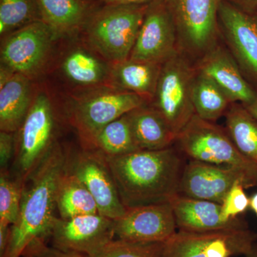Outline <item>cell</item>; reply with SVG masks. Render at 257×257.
<instances>
[{
    "instance_id": "6da1fadb",
    "label": "cell",
    "mask_w": 257,
    "mask_h": 257,
    "mask_svg": "<svg viewBox=\"0 0 257 257\" xmlns=\"http://www.w3.org/2000/svg\"><path fill=\"white\" fill-rule=\"evenodd\" d=\"M120 199L126 207L169 202L179 194L186 162L172 146L106 157Z\"/></svg>"
},
{
    "instance_id": "7a4b0ae2",
    "label": "cell",
    "mask_w": 257,
    "mask_h": 257,
    "mask_svg": "<svg viewBox=\"0 0 257 257\" xmlns=\"http://www.w3.org/2000/svg\"><path fill=\"white\" fill-rule=\"evenodd\" d=\"M69 150L57 143L24 187L18 220L10 226L1 257H21L34 240L47 239L57 219V189L67 168Z\"/></svg>"
},
{
    "instance_id": "3957f363",
    "label": "cell",
    "mask_w": 257,
    "mask_h": 257,
    "mask_svg": "<svg viewBox=\"0 0 257 257\" xmlns=\"http://www.w3.org/2000/svg\"><path fill=\"white\" fill-rule=\"evenodd\" d=\"M62 115L47 88L35 86L31 106L15 133L13 167L26 183L58 143Z\"/></svg>"
},
{
    "instance_id": "277c9868",
    "label": "cell",
    "mask_w": 257,
    "mask_h": 257,
    "mask_svg": "<svg viewBox=\"0 0 257 257\" xmlns=\"http://www.w3.org/2000/svg\"><path fill=\"white\" fill-rule=\"evenodd\" d=\"M149 5L94 4L78 37L110 63L127 60Z\"/></svg>"
},
{
    "instance_id": "5b68a950",
    "label": "cell",
    "mask_w": 257,
    "mask_h": 257,
    "mask_svg": "<svg viewBox=\"0 0 257 257\" xmlns=\"http://www.w3.org/2000/svg\"><path fill=\"white\" fill-rule=\"evenodd\" d=\"M147 104L138 94L105 86L74 92L64 112L77 132L81 147L90 150L96 135L104 126Z\"/></svg>"
},
{
    "instance_id": "8992f818",
    "label": "cell",
    "mask_w": 257,
    "mask_h": 257,
    "mask_svg": "<svg viewBox=\"0 0 257 257\" xmlns=\"http://www.w3.org/2000/svg\"><path fill=\"white\" fill-rule=\"evenodd\" d=\"M175 147L190 160L246 172L257 182V166L235 146L226 128L194 115L178 134Z\"/></svg>"
},
{
    "instance_id": "52a82bcc",
    "label": "cell",
    "mask_w": 257,
    "mask_h": 257,
    "mask_svg": "<svg viewBox=\"0 0 257 257\" xmlns=\"http://www.w3.org/2000/svg\"><path fill=\"white\" fill-rule=\"evenodd\" d=\"M221 0H167L173 18L179 52L195 64L220 42Z\"/></svg>"
},
{
    "instance_id": "ba28073f",
    "label": "cell",
    "mask_w": 257,
    "mask_h": 257,
    "mask_svg": "<svg viewBox=\"0 0 257 257\" xmlns=\"http://www.w3.org/2000/svg\"><path fill=\"white\" fill-rule=\"evenodd\" d=\"M195 75L194 64L179 51L162 64L156 92L149 104L160 112L177 136L196 114L192 101Z\"/></svg>"
},
{
    "instance_id": "9c48e42d",
    "label": "cell",
    "mask_w": 257,
    "mask_h": 257,
    "mask_svg": "<svg viewBox=\"0 0 257 257\" xmlns=\"http://www.w3.org/2000/svg\"><path fill=\"white\" fill-rule=\"evenodd\" d=\"M56 42L42 20L28 24L1 37L0 65L35 82L48 69Z\"/></svg>"
},
{
    "instance_id": "30bf717a",
    "label": "cell",
    "mask_w": 257,
    "mask_h": 257,
    "mask_svg": "<svg viewBox=\"0 0 257 257\" xmlns=\"http://www.w3.org/2000/svg\"><path fill=\"white\" fill-rule=\"evenodd\" d=\"M256 241L248 226L202 232L179 230L165 241L162 257L246 256Z\"/></svg>"
},
{
    "instance_id": "8fae6325",
    "label": "cell",
    "mask_w": 257,
    "mask_h": 257,
    "mask_svg": "<svg viewBox=\"0 0 257 257\" xmlns=\"http://www.w3.org/2000/svg\"><path fill=\"white\" fill-rule=\"evenodd\" d=\"M67 170L85 185L101 215L115 219L124 215L121 202L106 157L95 150L68 152Z\"/></svg>"
},
{
    "instance_id": "7c38bea8",
    "label": "cell",
    "mask_w": 257,
    "mask_h": 257,
    "mask_svg": "<svg viewBox=\"0 0 257 257\" xmlns=\"http://www.w3.org/2000/svg\"><path fill=\"white\" fill-rule=\"evenodd\" d=\"M114 237V220L99 213L67 219L57 217L48 236L53 247L85 256L94 254Z\"/></svg>"
},
{
    "instance_id": "4fadbf2b",
    "label": "cell",
    "mask_w": 257,
    "mask_h": 257,
    "mask_svg": "<svg viewBox=\"0 0 257 257\" xmlns=\"http://www.w3.org/2000/svg\"><path fill=\"white\" fill-rule=\"evenodd\" d=\"M219 25L228 50L245 77L257 89V15L221 0Z\"/></svg>"
},
{
    "instance_id": "5bb4252c",
    "label": "cell",
    "mask_w": 257,
    "mask_h": 257,
    "mask_svg": "<svg viewBox=\"0 0 257 257\" xmlns=\"http://www.w3.org/2000/svg\"><path fill=\"white\" fill-rule=\"evenodd\" d=\"M179 51L177 30L167 0L150 3L128 58L162 64Z\"/></svg>"
},
{
    "instance_id": "9a60e30c",
    "label": "cell",
    "mask_w": 257,
    "mask_h": 257,
    "mask_svg": "<svg viewBox=\"0 0 257 257\" xmlns=\"http://www.w3.org/2000/svg\"><path fill=\"white\" fill-rule=\"evenodd\" d=\"M237 181L245 189L257 187L256 181L239 169L190 160L184 167L179 194L221 204Z\"/></svg>"
},
{
    "instance_id": "2e32d148",
    "label": "cell",
    "mask_w": 257,
    "mask_h": 257,
    "mask_svg": "<svg viewBox=\"0 0 257 257\" xmlns=\"http://www.w3.org/2000/svg\"><path fill=\"white\" fill-rule=\"evenodd\" d=\"M114 221L116 239L131 242H164L177 232L170 202L126 207L124 215Z\"/></svg>"
},
{
    "instance_id": "e0dca14e",
    "label": "cell",
    "mask_w": 257,
    "mask_h": 257,
    "mask_svg": "<svg viewBox=\"0 0 257 257\" xmlns=\"http://www.w3.org/2000/svg\"><path fill=\"white\" fill-rule=\"evenodd\" d=\"M57 73L74 92L111 87V63L87 46L77 36L57 59Z\"/></svg>"
},
{
    "instance_id": "ac0fdd59",
    "label": "cell",
    "mask_w": 257,
    "mask_h": 257,
    "mask_svg": "<svg viewBox=\"0 0 257 257\" xmlns=\"http://www.w3.org/2000/svg\"><path fill=\"white\" fill-rule=\"evenodd\" d=\"M194 66L198 72L214 81L233 103L247 106L256 99L257 89L245 77L231 52L221 42Z\"/></svg>"
},
{
    "instance_id": "d6986e66",
    "label": "cell",
    "mask_w": 257,
    "mask_h": 257,
    "mask_svg": "<svg viewBox=\"0 0 257 257\" xmlns=\"http://www.w3.org/2000/svg\"><path fill=\"white\" fill-rule=\"evenodd\" d=\"M170 202L179 230L202 232L248 226L238 218L231 221L224 220L221 204L218 203L192 199L179 194Z\"/></svg>"
},
{
    "instance_id": "ffe728a7",
    "label": "cell",
    "mask_w": 257,
    "mask_h": 257,
    "mask_svg": "<svg viewBox=\"0 0 257 257\" xmlns=\"http://www.w3.org/2000/svg\"><path fill=\"white\" fill-rule=\"evenodd\" d=\"M42 21L57 41L77 37L94 3L89 0H38Z\"/></svg>"
},
{
    "instance_id": "44dd1931",
    "label": "cell",
    "mask_w": 257,
    "mask_h": 257,
    "mask_svg": "<svg viewBox=\"0 0 257 257\" xmlns=\"http://www.w3.org/2000/svg\"><path fill=\"white\" fill-rule=\"evenodd\" d=\"M35 86L33 81L19 73L0 82V131H18L31 106Z\"/></svg>"
},
{
    "instance_id": "7402d4cb",
    "label": "cell",
    "mask_w": 257,
    "mask_h": 257,
    "mask_svg": "<svg viewBox=\"0 0 257 257\" xmlns=\"http://www.w3.org/2000/svg\"><path fill=\"white\" fill-rule=\"evenodd\" d=\"M162 64L127 60L111 63V87L142 96L150 104L156 92Z\"/></svg>"
},
{
    "instance_id": "603a6c76",
    "label": "cell",
    "mask_w": 257,
    "mask_h": 257,
    "mask_svg": "<svg viewBox=\"0 0 257 257\" xmlns=\"http://www.w3.org/2000/svg\"><path fill=\"white\" fill-rule=\"evenodd\" d=\"M135 143L140 150H160L174 146L177 135L150 104L128 112Z\"/></svg>"
},
{
    "instance_id": "cb8c5ba5",
    "label": "cell",
    "mask_w": 257,
    "mask_h": 257,
    "mask_svg": "<svg viewBox=\"0 0 257 257\" xmlns=\"http://www.w3.org/2000/svg\"><path fill=\"white\" fill-rule=\"evenodd\" d=\"M59 217L67 219L85 214H97V205L87 187L66 168L57 189Z\"/></svg>"
},
{
    "instance_id": "d4e9b609",
    "label": "cell",
    "mask_w": 257,
    "mask_h": 257,
    "mask_svg": "<svg viewBox=\"0 0 257 257\" xmlns=\"http://www.w3.org/2000/svg\"><path fill=\"white\" fill-rule=\"evenodd\" d=\"M224 116L226 132L235 146L257 166V118L238 102L232 103Z\"/></svg>"
},
{
    "instance_id": "484cf974",
    "label": "cell",
    "mask_w": 257,
    "mask_h": 257,
    "mask_svg": "<svg viewBox=\"0 0 257 257\" xmlns=\"http://www.w3.org/2000/svg\"><path fill=\"white\" fill-rule=\"evenodd\" d=\"M196 115L207 121H215L226 114L232 101L214 81L196 69L192 89Z\"/></svg>"
},
{
    "instance_id": "4316f807",
    "label": "cell",
    "mask_w": 257,
    "mask_h": 257,
    "mask_svg": "<svg viewBox=\"0 0 257 257\" xmlns=\"http://www.w3.org/2000/svg\"><path fill=\"white\" fill-rule=\"evenodd\" d=\"M105 157H114L138 151L128 113L111 121L98 133L92 149Z\"/></svg>"
},
{
    "instance_id": "83f0119b",
    "label": "cell",
    "mask_w": 257,
    "mask_h": 257,
    "mask_svg": "<svg viewBox=\"0 0 257 257\" xmlns=\"http://www.w3.org/2000/svg\"><path fill=\"white\" fill-rule=\"evenodd\" d=\"M42 20L38 0H0V35Z\"/></svg>"
},
{
    "instance_id": "f1b7e54d",
    "label": "cell",
    "mask_w": 257,
    "mask_h": 257,
    "mask_svg": "<svg viewBox=\"0 0 257 257\" xmlns=\"http://www.w3.org/2000/svg\"><path fill=\"white\" fill-rule=\"evenodd\" d=\"M25 183L9 171L0 172V225L10 226L18 220Z\"/></svg>"
},
{
    "instance_id": "f546056e",
    "label": "cell",
    "mask_w": 257,
    "mask_h": 257,
    "mask_svg": "<svg viewBox=\"0 0 257 257\" xmlns=\"http://www.w3.org/2000/svg\"><path fill=\"white\" fill-rule=\"evenodd\" d=\"M165 242H131L114 239L94 254L85 257H162Z\"/></svg>"
},
{
    "instance_id": "4dcf8cb0",
    "label": "cell",
    "mask_w": 257,
    "mask_h": 257,
    "mask_svg": "<svg viewBox=\"0 0 257 257\" xmlns=\"http://www.w3.org/2000/svg\"><path fill=\"white\" fill-rule=\"evenodd\" d=\"M244 189L242 182L237 181L225 196L221 204V214L224 220H234L249 207V198Z\"/></svg>"
},
{
    "instance_id": "1f68e13d",
    "label": "cell",
    "mask_w": 257,
    "mask_h": 257,
    "mask_svg": "<svg viewBox=\"0 0 257 257\" xmlns=\"http://www.w3.org/2000/svg\"><path fill=\"white\" fill-rule=\"evenodd\" d=\"M21 257H85L80 253L67 252L49 246L46 239L38 238L24 250Z\"/></svg>"
},
{
    "instance_id": "d6a6232c",
    "label": "cell",
    "mask_w": 257,
    "mask_h": 257,
    "mask_svg": "<svg viewBox=\"0 0 257 257\" xmlns=\"http://www.w3.org/2000/svg\"><path fill=\"white\" fill-rule=\"evenodd\" d=\"M15 133L0 131V167L7 170L15 155Z\"/></svg>"
},
{
    "instance_id": "836d02e7",
    "label": "cell",
    "mask_w": 257,
    "mask_h": 257,
    "mask_svg": "<svg viewBox=\"0 0 257 257\" xmlns=\"http://www.w3.org/2000/svg\"><path fill=\"white\" fill-rule=\"evenodd\" d=\"M95 5H138L150 4L157 0H90Z\"/></svg>"
},
{
    "instance_id": "e575fe53",
    "label": "cell",
    "mask_w": 257,
    "mask_h": 257,
    "mask_svg": "<svg viewBox=\"0 0 257 257\" xmlns=\"http://www.w3.org/2000/svg\"><path fill=\"white\" fill-rule=\"evenodd\" d=\"M234 5L236 8L246 12L255 14L257 11V0H226Z\"/></svg>"
},
{
    "instance_id": "d590c367",
    "label": "cell",
    "mask_w": 257,
    "mask_h": 257,
    "mask_svg": "<svg viewBox=\"0 0 257 257\" xmlns=\"http://www.w3.org/2000/svg\"><path fill=\"white\" fill-rule=\"evenodd\" d=\"M10 226L0 225V257L4 254L9 241Z\"/></svg>"
},
{
    "instance_id": "8d00e7d4",
    "label": "cell",
    "mask_w": 257,
    "mask_h": 257,
    "mask_svg": "<svg viewBox=\"0 0 257 257\" xmlns=\"http://www.w3.org/2000/svg\"><path fill=\"white\" fill-rule=\"evenodd\" d=\"M249 207L257 216V192L249 198Z\"/></svg>"
},
{
    "instance_id": "74e56055",
    "label": "cell",
    "mask_w": 257,
    "mask_h": 257,
    "mask_svg": "<svg viewBox=\"0 0 257 257\" xmlns=\"http://www.w3.org/2000/svg\"><path fill=\"white\" fill-rule=\"evenodd\" d=\"M244 106L250 111L251 114H252L255 117L257 118V94L256 99H254L252 103Z\"/></svg>"
},
{
    "instance_id": "f35d334b",
    "label": "cell",
    "mask_w": 257,
    "mask_h": 257,
    "mask_svg": "<svg viewBox=\"0 0 257 257\" xmlns=\"http://www.w3.org/2000/svg\"><path fill=\"white\" fill-rule=\"evenodd\" d=\"M245 257H257V241L253 246L252 249Z\"/></svg>"
},
{
    "instance_id": "ab89813d",
    "label": "cell",
    "mask_w": 257,
    "mask_h": 257,
    "mask_svg": "<svg viewBox=\"0 0 257 257\" xmlns=\"http://www.w3.org/2000/svg\"><path fill=\"white\" fill-rule=\"evenodd\" d=\"M255 14H256L257 15V11L256 12V13H255Z\"/></svg>"
},
{
    "instance_id": "60d3db41",
    "label": "cell",
    "mask_w": 257,
    "mask_h": 257,
    "mask_svg": "<svg viewBox=\"0 0 257 257\" xmlns=\"http://www.w3.org/2000/svg\"><path fill=\"white\" fill-rule=\"evenodd\" d=\"M89 1H90V0H89Z\"/></svg>"
}]
</instances>
